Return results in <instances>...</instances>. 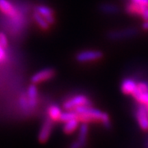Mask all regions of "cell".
Masks as SVG:
<instances>
[{
    "mask_svg": "<svg viewBox=\"0 0 148 148\" xmlns=\"http://www.w3.org/2000/svg\"><path fill=\"white\" fill-rule=\"evenodd\" d=\"M75 112L77 114V119L82 123L101 122L106 128L111 127V123L108 114L104 113L97 109L93 108L92 106H83L76 108Z\"/></svg>",
    "mask_w": 148,
    "mask_h": 148,
    "instance_id": "1",
    "label": "cell"
},
{
    "mask_svg": "<svg viewBox=\"0 0 148 148\" xmlns=\"http://www.w3.org/2000/svg\"><path fill=\"white\" fill-rule=\"evenodd\" d=\"M83 106H92V102L85 95H77L65 101L63 107L65 110H73L76 108Z\"/></svg>",
    "mask_w": 148,
    "mask_h": 148,
    "instance_id": "2",
    "label": "cell"
},
{
    "mask_svg": "<svg viewBox=\"0 0 148 148\" xmlns=\"http://www.w3.org/2000/svg\"><path fill=\"white\" fill-rule=\"evenodd\" d=\"M138 34V29L136 27H127L125 29L115 30L108 32L106 37L111 40H119L136 36Z\"/></svg>",
    "mask_w": 148,
    "mask_h": 148,
    "instance_id": "3",
    "label": "cell"
},
{
    "mask_svg": "<svg viewBox=\"0 0 148 148\" xmlns=\"http://www.w3.org/2000/svg\"><path fill=\"white\" fill-rule=\"evenodd\" d=\"M103 58V53L100 50H83L76 55V60L79 63H88Z\"/></svg>",
    "mask_w": 148,
    "mask_h": 148,
    "instance_id": "4",
    "label": "cell"
},
{
    "mask_svg": "<svg viewBox=\"0 0 148 148\" xmlns=\"http://www.w3.org/2000/svg\"><path fill=\"white\" fill-rule=\"evenodd\" d=\"M55 73H56V72L53 69L47 68V69H41L32 76L31 78V82H32V83H34V84H39V83L52 79L55 76Z\"/></svg>",
    "mask_w": 148,
    "mask_h": 148,
    "instance_id": "5",
    "label": "cell"
},
{
    "mask_svg": "<svg viewBox=\"0 0 148 148\" xmlns=\"http://www.w3.org/2000/svg\"><path fill=\"white\" fill-rule=\"evenodd\" d=\"M136 119L140 127L144 131H148V114L145 105L138 103L136 109Z\"/></svg>",
    "mask_w": 148,
    "mask_h": 148,
    "instance_id": "6",
    "label": "cell"
},
{
    "mask_svg": "<svg viewBox=\"0 0 148 148\" xmlns=\"http://www.w3.org/2000/svg\"><path fill=\"white\" fill-rule=\"evenodd\" d=\"M53 120H51L49 118H47L43 123L41 128L39 132V135H38V139L40 143H45L49 140V137L51 136L53 127Z\"/></svg>",
    "mask_w": 148,
    "mask_h": 148,
    "instance_id": "7",
    "label": "cell"
},
{
    "mask_svg": "<svg viewBox=\"0 0 148 148\" xmlns=\"http://www.w3.org/2000/svg\"><path fill=\"white\" fill-rule=\"evenodd\" d=\"M0 11L11 18L17 19L19 17L16 8L8 0H0Z\"/></svg>",
    "mask_w": 148,
    "mask_h": 148,
    "instance_id": "8",
    "label": "cell"
},
{
    "mask_svg": "<svg viewBox=\"0 0 148 148\" xmlns=\"http://www.w3.org/2000/svg\"><path fill=\"white\" fill-rule=\"evenodd\" d=\"M27 96L30 109H34L38 103V89H37L36 84L32 83L28 86Z\"/></svg>",
    "mask_w": 148,
    "mask_h": 148,
    "instance_id": "9",
    "label": "cell"
},
{
    "mask_svg": "<svg viewBox=\"0 0 148 148\" xmlns=\"http://www.w3.org/2000/svg\"><path fill=\"white\" fill-rule=\"evenodd\" d=\"M36 12L40 13L46 21L52 25L54 23V16H53V11L48 6L39 5L36 8Z\"/></svg>",
    "mask_w": 148,
    "mask_h": 148,
    "instance_id": "10",
    "label": "cell"
},
{
    "mask_svg": "<svg viewBox=\"0 0 148 148\" xmlns=\"http://www.w3.org/2000/svg\"><path fill=\"white\" fill-rule=\"evenodd\" d=\"M147 6L141 5L133 2H130L126 6V12L130 15H136V16H142L143 12L147 8Z\"/></svg>",
    "mask_w": 148,
    "mask_h": 148,
    "instance_id": "11",
    "label": "cell"
},
{
    "mask_svg": "<svg viewBox=\"0 0 148 148\" xmlns=\"http://www.w3.org/2000/svg\"><path fill=\"white\" fill-rule=\"evenodd\" d=\"M138 83L131 78H126L123 81L121 84L122 92L125 95H132L137 88Z\"/></svg>",
    "mask_w": 148,
    "mask_h": 148,
    "instance_id": "12",
    "label": "cell"
},
{
    "mask_svg": "<svg viewBox=\"0 0 148 148\" xmlns=\"http://www.w3.org/2000/svg\"><path fill=\"white\" fill-rule=\"evenodd\" d=\"M80 121L78 119H70L69 121L64 122V126H63V130L64 133L66 134H71L73 132H75L77 127H79Z\"/></svg>",
    "mask_w": 148,
    "mask_h": 148,
    "instance_id": "13",
    "label": "cell"
},
{
    "mask_svg": "<svg viewBox=\"0 0 148 148\" xmlns=\"http://www.w3.org/2000/svg\"><path fill=\"white\" fill-rule=\"evenodd\" d=\"M62 114V110L61 108L57 105H52L49 107L48 109V115L49 118L53 120V122L59 121L60 119V116Z\"/></svg>",
    "mask_w": 148,
    "mask_h": 148,
    "instance_id": "14",
    "label": "cell"
},
{
    "mask_svg": "<svg viewBox=\"0 0 148 148\" xmlns=\"http://www.w3.org/2000/svg\"><path fill=\"white\" fill-rule=\"evenodd\" d=\"M87 134H88L87 123H82L79 127V133H78V138H77V141L79 142L82 147H84L86 143Z\"/></svg>",
    "mask_w": 148,
    "mask_h": 148,
    "instance_id": "15",
    "label": "cell"
},
{
    "mask_svg": "<svg viewBox=\"0 0 148 148\" xmlns=\"http://www.w3.org/2000/svg\"><path fill=\"white\" fill-rule=\"evenodd\" d=\"M99 9L101 12L106 13V14H115L119 11V8L116 5L113 3H108L101 4L99 7Z\"/></svg>",
    "mask_w": 148,
    "mask_h": 148,
    "instance_id": "16",
    "label": "cell"
},
{
    "mask_svg": "<svg viewBox=\"0 0 148 148\" xmlns=\"http://www.w3.org/2000/svg\"><path fill=\"white\" fill-rule=\"evenodd\" d=\"M33 18H34V20L36 22V24L39 26V27H40L42 30H48L49 27H50V24L48 22L44 17H43L40 13H38L37 12H35L34 13H33Z\"/></svg>",
    "mask_w": 148,
    "mask_h": 148,
    "instance_id": "17",
    "label": "cell"
},
{
    "mask_svg": "<svg viewBox=\"0 0 148 148\" xmlns=\"http://www.w3.org/2000/svg\"><path fill=\"white\" fill-rule=\"evenodd\" d=\"M73 119H77V114L75 112V110H66L64 112H62L59 121L64 123V122L69 121Z\"/></svg>",
    "mask_w": 148,
    "mask_h": 148,
    "instance_id": "18",
    "label": "cell"
},
{
    "mask_svg": "<svg viewBox=\"0 0 148 148\" xmlns=\"http://www.w3.org/2000/svg\"><path fill=\"white\" fill-rule=\"evenodd\" d=\"M20 106H21V109L23 110H30V106H29V103H28V100H27V94H22L20 97Z\"/></svg>",
    "mask_w": 148,
    "mask_h": 148,
    "instance_id": "19",
    "label": "cell"
},
{
    "mask_svg": "<svg viewBox=\"0 0 148 148\" xmlns=\"http://www.w3.org/2000/svg\"><path fill=\"white\" fill-rule=\"evenodd\" d=\"M0 45L3 48H7L8 45V40L4 33L0 32Z\"/></svg>",
    "mask_w": 148,
    "mask_h": 148,
    "instance_id": "20",
    "label": "cell"
},
{
    "mask_svg": "<svg viewBox=\"0 0 148 148\" xmlns=\"http://www.w3.org/2000/svg\"><path fill=\"white\" fill-rule=\"evenodd\" d=\"M138 89L142 92H148V82H140L138 83Z\"/></svg>",
    "mask_w": 148,
    "mask_h": 148,
    "instance_id": "21",
    "label": "cell"
},
{
    "mask_svg": "<svg viewBox=\"0 0 148 148\" xmlns=\"http://www.w3.org/2000/svg\"><path fill=\"white\" fill-rule=\"evenodd\" d=\"M6 58H7V53H6L5 48L0 45V63L5 61Z\"/></svg>",
    "mask_w": 148,
    "mask_h": 148,
    "instance_id": "22",
    "label": "cell"
},
{
    "mask_svg": "<svg viewBox=\"0 0 148 148\" xmlns=\"http://www.w3.org/2000/svg\"><path fill=\"white\" fill-rule=\"evenodd\" d=\"M130 1L138 3V4H141V5H145L148 7V0H130Z\"/></svg>",
    "mask_w": 148,
    "mask_h": 148,
    "instance_id": "23",
    "label": "cell"
},
{
    "mask_svg": "<svg viewBox=\"0 0 148 148\" xmlns=\"http://www.w3.org/2000/svg\"><path fill=\"white\" fill-rule=\"evenodd\" d=\"M69 148H83L82 147V145L80 144V143L77 140L76 142H74L71 146H70V147Z\"/></svg>",
    "mask_w": 148,
    "mask_h": 148,
    "instance_id": "24",
    "label": "cell"
},
{
    "mask_svg": "<svg viewBox=\"0 0 148 148\" xmlns=\"http://www.w3.org/2000/svg\"><path fill=\"white\" fill-rule=\"evenodd\" d=\"M142 27H143V30L148 31V20L144 21V22L143 23V25H142Z\"/></svg>",
    "mask_w": 148,
    "mask_h": 148,
    "instance_id": "25",
    "label": "cell"
},
{
    "mask_svg": "<svg viewBox=\"0 0 148 148\" xmlns=\"http://www.w3.org/2000/svg\"><path fill=\"white\" fill-rule=\"evenodd\" d=\"M146 106V108H147V114H148V104L147 105H145Z\"/></svg>",
    "mask_w": 148,
    "mask_h": 148,
    "instance_id": "26",
    "label": "cell"
}]
</instances>
